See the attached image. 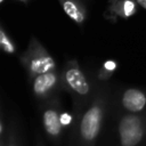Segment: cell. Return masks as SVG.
I'll use <instances>...</instances> for the list:
<instances>
[{"mask_svg":"<svg viewBox=\"0 0 146 146\" xmlns=\"http://www.w3.org/2000/svg\"><path fill=\"white\" fill-rule=\"evenodd\" d=\"M114 115V146H146V113Z\"/></svg>","mask_w":146,"mask_h":146,"instance_id":"obj_3","label":"cell"},{"mask_svg":"<svg viewBox=\"0 0 146 146\" xmlns=\"http://www.w3.org/2000/svg\"><path fill=\"white\" fill-rule=\"evenodd\" d=\"M31 91L39 104L59 96L62 89L60 70H55L36 75L30 82Z\"/></svg>","mask_w":146,"mask_h":146,"instance_id":"obj_7","label":"cell"},{"mask_svg":"<svg viewBox=\"0 0 146 146\" xmlns=\"http://www.w3.org/2000/svg\"><path fill=\"white\" fill-rule=\"evenodd\" d=\"M84 1H86V2H88V1H90V0H84Z\"/></svg>","mask_w":146,"mask_h":146,"instance_id":"obj_17","label":"cell"},{"mask_svg":"<svg viewBox=\"0 0 146 146\" xmlns=\"http://www.w3.org/2000/svg\"><path fill=\"white\" fill-rule=\"evenodd\" d=\"M16 1H21V2H29L30 0H16Z\"/></svg>","mask_w":146,"mask_h":146,"instance_id":"obj_15","label":"cell"},{"mask_svg":"<svg viewBox=\"0 0 146 146\" xmlns=\"http://www.w3.org/2000/svg\"><path fill=\"white\" fill-rule=\"evenodd\" d=\"M62 89L72 99L73 114L78 116L92 100L98 81L90 80L75 58L67 59L60 68Z\"/></svg>","mask_w":146,"mask_h":146,"instance_id":"obj_2","label":"cell"},{"mask_svg":"<svg viewBox=\"0 0 146 146\" xmlns=\"http://www.w3.org/2000/svg\"><path fill=\"white\" fill-rule=\"evenodd\" d=\"M139 3L136 0H108L104 17L116 23L117 19H128L138 13Z\"/></svg>","mask_w":146,"mask_h":146,"instance_id":"obj_8","label":"cell"},{"mask_svg":"<svg viewBox=\"0 0 146 146\" xmlns=\"http://www.w3.org/2000/svg\"><path fill=\"white\" fill-rule=\"evenodd\" d=\"M8 123L9 124L6 137V146H24L23 129L19 116L17 114H13Z\"/></svg>","mask_w":146,"mask_h":146,"instance_id":"obj_10","label":"cell"},{"mask_svg":"<svg viewBox=\"0 0 146 146\" xmlns=\"http://www.w3.org/2000/svg\"><path fill=\"white\" fill-rule=\"evenodd\" d=\"M5 1H6V0H0V3H3Z\"/></svg>","mask_w":146,"mask_h":146,"instance_id":"obj_16","label":"cell"},{"mask_svg":"<svg viewBox=\"0 0 146 146\" xmlns=\"http://www.w3.org/2000/svg\"><path fill=\"white\" fill-rule=\"evenodd\" d=\"M58 2L64 13L82 29L88 17L87 2L84 0H58Z\"/></svg>","mask_w":146,"mask_h":146,"instance_id":"obj_9","label":"cell"},{"mask_svg":"<svg viewBox=\"0 0 146 146\" xmlns=\"http://www.w3.org/2000/svg\"><path fill=\"white\" fill-rule=\"evenodd\" d=\"M140 7H143L144 9H146V0H136Z\"/></svg>","mask_w":146,"mask_h":146,"instance_id":"obj_14","label":"cell"},{"mask_svg":"<svg viewBox=\"0 0 146 146\" xmlns=\"http://www.w3.org/2000/svg\"><path fill=\"white\" fill-rule=\"evenodd\" d=\"M112 90L108 82H98L92 100L78 116H74L67 146L97 145L106 114L110 112Z\"/></svg>","mask_w":146,"mask_h":146,"instance_id":"obj_1","label":"cell"},{"mask_svg":"<svg viewBox=\"0 0 146 146\" xmlns=\"http://www.w3.org/2000/svg\"><path fill=\"white\" fill-rule=\"evenodd\" d=\"M110 110L112 114L146 113V89L139 87L113 89Z\"/></svg>","mask_w":146,"mask_h":146,"instance_id":"obj_5","label":"cell"},{"mask_svg":"<svg viewBox=\"0 0 146 146\" xmlns=\"http://www.w3.org/2000/svg\"><path fill=\"white\" fill-rule=\"evenodd\" d=\"M117 68H119L117 60H115L113 58H108V59L104 60L100 64V66L96 73V80L98 82H110L111 78L116 72Z\"/></svg>","mask_w":146,"mask_h":146,"instance_id":"obj_11","label":"cell"},{"mask_svg":"<svg viewBox=\"0 0 146 146\" xmlns=\"http://www.w3.org/2000/svg\"><path fill=\"white\" fill-rule=\"evenodd\" d=\"M19 63L26 72L29 82L39 74L57 70L55 58L35 35H31L26 49L19 56Z\"/></svg>","mask_w":146,"mask_h":146,"instance_id":"obj_4","label":"cell"},{"mask_svg":"<svg viewBox=\"0 0 146 146\" xmlns=\"http://www.w3.org/2000/svg\"><path fill=\"white\" fill-rule=\"evenodd\" d=\"M34 146H46L43 138H42L39 133L35 135V143H34Z\"/></svg>","mask_w":146,"mask_h":146,"instance_id":"obj_13","label":"cell"},{"mask_svg":"<svg viewBox=\"0 0 146 146\" xmlns=\"http://www.w3.org/2000/svg\"><path fill=\"white\" fill-rule=\"evenodd\" d=\"M41 124L46 137L54 146H59L65 132L62 123V102L59 96L39 104Z\"/></svg>","mask_w":146,"mask_h":146,"instance_id":"obj_6","label":"cell"},{"mask_svg":"<svg viewBox=\"0 0 146 146\" xmlns=\"http://www.w3.org/2000/svg\"><path fill=\"white\" fill-rule=\"evenodd\" d=\"M0 47H1V50L7 55H15L17 52V46L15 41L7 33L2 24L0 25Z\"/></svg>","mask_w":146,"mask_h":146,"instance_id":"obj_12","label":"cell"}]
</instances>
